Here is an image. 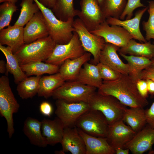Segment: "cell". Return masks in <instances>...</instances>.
I'll return each mask as SVG.
<instances>
[{"label": "cell", "instance_id": "3957f363", "mask_svg": "<svg viewBox=\"0 0 154 154\" xmlns=\"http://www.w3.org/2000/svg\"><path fill=\"white\" fill-rule=\"evenodd\" d=\"M49 36L25 44L14 54L20 65L38 61H45L51 56L56 45Z\"/></svg>", "mask_w": 154, "mask_h": 154}, {"label": "cell", "instance_id": "ffe728a7", "mask_svg": "<svg viewBox=\"0 0 154 154\" xmlns=\"http://www.w3.org/2000/svg\"><path fill=\"white\" fill-rule=\"evenodd\" d=\"M23 27L14 25L0 30V44L10 47L13 54L25 44Z\"/></svg>", "mask_w": 154, "mask_h": 154}, {"label": "cell", "instance_id": "f1b7e54d", "mask_svg": "<svg viewBox=\"0 0 154 154\" xmlns=\"http://www.w3.org/2000/svg\"><path fill=\"white\" fill-rule=\"evenodd\" d=\"M27 76H41L44 74H53L59 72V66L52 64L38 61L20 65Z\"/></svg>", "mask_w": 154, "mask_h": 154}, {"label": "cell", "instance_id": "1f68e13d", "mask_svg": "<svg viewBox=\"0 0 154 154\" xmlns=\"http://www.w3.org/2000/svg\"><path fill=\"white\" fill-rule=\"evenodd\" d=\"M120 55L127 62L130 68L129 75L138 80L141 72L151 63V60L147 58L133 55H127L119 53Z\"/></svg>", "mask_w": 154, "mask_h": 154}, {"label": "cell", "instance_id": "30bf717a", "mask_svg": "<svg viewBox=\"0 0 154 154\" xmlns=\"http://www.w3.org/2000/svg\"><path fill=\"white\" fill-rule=\"evenodd\" d=\"M85 52L78 34L74 31L73 37L68 42L56 44L51 56L45 62L61 66L66 60L78 58Z\"/></svg>", "mask_w": 154, "mask_h": 154}, {"label": "cell", "instance_id": "5b68a950", "mask_svg": "<svg viewBox=\"0 0 154 154\" xmlns=\"http://www.w3.org/2000/svg\"><path fill=\"white\" fill-rule=\"evenodd\" d=\"M19 107L10 86L8 77L2 76L0 78V114L7 121L10 138L15 131L13 115L18 112Z\"/></svg>", "mask_w": 154, "mask_h": 154}, {"label": "cell", "instance_id": "8d00e7d4", "mask_svg": "<svg viewBox=\"0 0 154 154\" xmlns=\"http://www.w3.org/2000/svg\"><path fill=\"white\" fill-rule=\"evenodd\" d=\"M96 65L100 77L103 81L114 80L120 78L122 75L121 73L99 62Z\"/></svg>", "mask_w": 154, "mask_h": 154}, {"label": "cell", "instance_id": "4fadbf2b", "mask_svg": "<svg viewBox=\"0 0 154 154\" xmlns=\"http://www.w3.org/2000/svg\"><path fill=\"white\" fill-rule=\"evenodd\" d=\"M136 133L122 120L109 125L106 138L109 144L115 149H124Z\"/></svg>", "mask_w": 154, "mask_h": 154}, {"label": "cell", "instance_id": "f907efd6", "mask_svg": "<svg viewBox=\"0 0 154 154\" xmlns=\"http://www.w3.org/2000/svg\"></svg>", "mask_w": 154, "mask_h": 154}, {"label": "cell", "instance_id": "83f0119b", "mask_svg": "<svg viewBox=\"0 0 154 154\" xmlns=\"http://www.w3.org/2000/svg\"><path fill=\"white\" fill-rule=\"evenodd\" d=\"M65 81L58 72L49 76H41L37 95L46 98L52 96L53 92Z\"/></svg>", "mask_w": 154, "mask_h": 154}, {"label": "cell", "instance_id": "60d3db41", "mask_svg": "<svg viewBox=\"0 0 154 154\" xmlns=\"http://www.w3.org/2000/svg\"><path fill=\"white\" fill-rule=\"evenodd\" d=\"M39 110L40 113L43 115L50 117L53 112V108L52 105L47 102H43L40 104Z\"/></svg>", "mask_w": 154, "mask_h": 154}, {"label": "cell", "instance_id": "d590c367", "mask_svg": "<svg viewBox=\"0 0 154 154\" xmlns=\"http://www.w3.org/2000/svg\"><path fill=\"white\" fill-rule=\"evenodd\" d=\"M147 11L149 14L148 19L142 23L143 30L146 33L145 38L147 41L151 39L154 40V1L149 2Z\"/></svg>", "mask_w": 154, "mask_h": 154}, {"label": "cell", "instance_id": "484cf974", "mask_svg": "<svg viewBox=\"0 0 154 154\" xmlns=\"http://www.w3.org/2000/svg\"><path fill=\"white\" fill-rule=\"evenodd\" d=\"M122 120L137 133L147 124L145 110L141 108H127L125 111Z\"/></svg>", "mask_w": 154, "mask_h": 154}, {"label": "cell", "instance_id": "c3c4849f", "mask_svg": "<svg viewBox=\"0 0 154 154\" xmlns=\"http://www.w3.org/2000/svg\"><path fill=\"white\" fill-rule=\"evenodd\" d=\"M98 2L99 5L100 7L103 2V0H96Z\"/></svg>", "mask_w": 154, "mask_h": 154}, {"label": "cell", "instance_id": "7402d4cb", "mask_svg": "<svg viewBox=\"0 0 154 154\" xmlns=\"http://www.w3.org/2000/svg\"><path fill=\"white\" fill-rule=\"evenodd\" d=\"M91 55L86 52L78 58L66 60L60 67L59 72L65 81L75 80L82 66L90 60Z\"/></svg>", "mask_w": 154, "mask_h": 154}, {"label": "cell", "instance_id": "d4e9b609", "mask_svg": "<svg viewBox=\"0 0 154 154\" xmlns=\"http://www.w3.org/2000/svg\"><path fill=\"white\" fill-rule=\"evenodd\" d=\"M118 51L126 55L144 57L151 59L154 57V44L150 41L139 43L132 39L125 46L120 48Z\"/></svg>", "mask_w": 154, "mask_h": 154}, {"label": "cell", "instance_id": "52a82bcc", "mask_svg": "<svg viewBox=\"0 0 154 154\" xmlns=\"http://www.w3.org/2000/svg\"><path fill=\"white\" fill-rule=\"evenodd\" d=\"M75 126L89 135L106 138L109 124L101 112L90 109L80 116Z\"/></svg>", "mask_w": 154, "mask_h": 154}, {"label": "cell", "instance_id": "b9f144b4", "mask_svg": "<svg viewBox=\"0 0 154 154\" xmlns=\"http://www.w3.org/2000/svg\"><path fill=\"white\" fill-rule=\"evenodd\" d=\"M145 113L147 124L154 128V102L149 109L145 110Z\"/></svg>", "mask_w": 154, "mask_h": 154}, {"label": "cell", "instance_id": "74e56055", "mask_svg": "<svg viewBox=\"0 0 154 154\" xmlns=\"http://www.w3.org/2000/svg\"><path fill=\"white\" fill-rule=\"evenodd\" d=\"M146 6L141 2V0H127V3L119 19L124 20L131 19L133 16L134 11L139 7Z\"/></svg>", "mask_w": 154, "mask_h": 154}, {"label": "cell", "instance_id": "f546056e", "mask_svg": "<svg viewBox=\"0 0 154 154\" xmlns=\"http://www.w3.org/2000/svg\"><path fill=\"white\" fill-rule=\"evenodd\" d=\"M41 76L27 77L18 84L17 90L21 98H32L37 94Z\"/></svg>", "mask_w": 154, "mask_h": 154}, {"label": "cell", "instance_id": "e0dca14e", "mask_svg": "<svg viewBox=\"0 0 154 154\" xmlns=\"http://www.w3.org/2000/svg\"><path fill=\"white\" fill-rule=\"evenodd\" d=\"M148 8L146 7L137 11L132 19L121 20L110 17L106 19V21L109 25L119 26L123 27L133 37V39L138 40L141 42H145L147 41L141 32L140 23L142 16Z\"/></svg>", "mask_w": 154, "mask_h": 154}, {"label": "cell", "instance_id": "8992f818", "mask_svg": "<svg viewBox=\"0 0 154 154\" xmlns=\"http://www.w3.org/2000/svg\"><path fill=\"white\" fill-rule=\"evenodd\" d=\"M97 88L84 84L76 80L65 82L53 93L52 97L69 102H88Z\"/></svg>", "mask_w": 154, "mask_h": 154}, {"label": "cell", "instance_id": "7c38bea8", "mask_svg": "<svg viewBox=\"0 0 154 154\" xmlns=\"http://www.w3.org/2000/svg\"><path fill=\"white\" fill-rule=\"evenodd\" d=\"M80 4L78 16L90 31L106 20L96 0H81Z\"/></svg>", "mask_w": 154, "mask_h": 154}, {"label": "cell", "instance_id": "cb8c5ba5", "mask_svg": "<svg viewBox=\"0 0 154 154\" xmlns=\"http://www.w3.org/2000/svg\"><path fill=\"white\" fill-rule=\"evenodd\" d=\"M75 80L97 88L100 87L103 81L97 65L88 62L83 65Z\"/></svg>", "mask_w": 154, "mask_h": 154}, {"label": "cell", "instance_id": "277c9868", "mask_svg": "<svg viewBox=\"0 0 154 154\" xmlns=\"http://www.w3.org/2000/svg\"><path fill=\"white\" fill-rule=\"evenodd\" d=\"M88 103L90 109L101 112L106 118L109 125L122 120L126 106L115 97L96 92Z\"/></svg>", "mask_w": 154, "mask_h": 154}, {"label": "cell", "instance_id": "7a4b0ae2", "mask_svg": "<svg viewBox=\"0 0 154 154\" xmlns=\"http://www.w3.org/2000/svg\"><path fill=\"white\" fill-rule=\"evenodd\" d=\"M44 16L49 36L56 44H64L72 39L74 29L73 26L74 18L66 21L58 19L52 10L45 6L38 0H34Z\"/></svg>", "mask_w": 154, "mask_h": 154}, {"label": "cell", "instance_id": "7dc6e473", "mask_svg": "<svg viewBox=\"0 0 154 154\" xmlns=\"http://www.w3.org/2000/svg\"><path fill=\"white\" fill-rule=\"evenodd\" d=\"M18 0H0V3L4 2H10L15 3Z\"/></svg>", "mask_w": 154, "mask_h": 154}, {"label": "cell", "instance_id": "4316f807", "mask_svg": "<svg viewBox=\"0 0 154 154\" xmlns=\"http://www.w3.org/2000/svg\"><path fill=\"white\" fill-rule=\"evenodd\" d=\"M0 50L6 58L7 72L13 75L15 82L18 84L27 76L22 70L18 59L10 47L0 44Z\"/></svg>", "mask_w": 154, "mask_h": 154}, {"label": "cell", "instance_id": "9c48e42d", "mask_svg": "<svg viewBox=\"0 0 154 154\" xmlns=\"http://www.w3.org/2000/svg\"><path fill=\"white\" fill-rule=\"evenodd\" d=\"M55 104V114L64 128L75 126L80 116L90 109L88 102H69L57 99Z\"/></svg>", "mask_w": 154, "mask_h": 154}, {"label": "cell", "instance_id": "f6af8a7d", "mask_svg": "<svg viewBox=\"0 0 154 154\" xmlns=\"http://www.w3.org/2000/svg\"><path fill=\"white\" fill-rule=\"evenodd\" d=\"M0 73L1 74L5 73L6 74L8 73L7 72L6 63L3 60L0 61Z\"/></svg>", "mask_w": 154, "mask_h": 154}, {"label": "cell", "instance_id": "681fc988", "mask_svg": "<svg viewBox=\"0 0 154 154\" xmlns=\"http://www.w3.org/2000/svg\"><path fill=\"white\" fill-rule=\"evenodd\" d=\"M149 154H154V150L151 149V150L149 151Z\"/></svg>", "mask_w": 154, "mask_h": 154}, {"label": "cell", "instance_id": "5bb4252c", "mask_svg": "<svg viewBox=\"0 0 154 154\" xmlns=\"http://www.w3.org/2000/svg\"><path fill=\"white\" fill-rule=\"evenodd\" d=\"M154 144V128L147 124L136 133L133 139L124 146L133 154H142L152 149Z\"/></svg>", "mask_w": 154, "mask_h": 154}, {"label": "cell", "instance_id": "f35d334b", "mask_svg": "<svg viewBox=\"0 0 154 154\" xmlns=\"http://www.w3.org/2000/svg\"><path fill=\"white\" fill-rule=\"evenodd\" d=\"M150 64L141 72L139 79H150L154 81V57L151 59Z\"/></svg>", "mask_w": 154, "mask_h": 154}, {"label": "cell", "instance_id": "ee69618b", "mask_svg": "<svg viewBox=\"0 0 154 154\" xmlns=\"http://www.w3.org/2000/svg\"><path fill=\"white\" fill-rule=\"evenodd\" d=\"M147 86L148 93L152 96L154 95V81L150 79L146 80Z\"/></svg>", "mask_w": 154, "mask_h": 154}, {"label": "cell", "instance_id": "603a6c76", "mask_svg": "<svg viewBox=\"0 0 154 154\" xmlns=\"http://www.w3.org/2000/svg\"><path fill=\"white\" fill-rule=\"evenodd\" d=\"M23 131L31 143L39 147H45L48 145L41 131V121L31 117L25 120Z\"/></svg>", "mask_w": 154, "mask_h": 154}, {"label": "cell", "instance_id": "8fae6325", "mask_svg": "<svg viewBox=\"0 0 154 154\" xmlns=\"http://www.w3.org/2000/svg\"><path fill=\"white\" fill-rule=\"evenodd\" d=\"M90 31L102 37L106 42L112 44L120 48L125 46L131 40L133 39V37L123 27L116 25L110 26L106 20Z\"/></svg>", "mask_w": 154, "mask_h": 154}, {"label": "cell", "instance_id": "bcb514c9", "mask_svg": "<svg viewBox=\"0 0 154 154\" xmlns=\"http://www.w3.org/2000/svg\"><path fill=\"white\" fill-rule=\"evenodd\" d=\"M116 154H128L129 149L128 148L123 149L119 148L115 149Z\"/></svg>", "mask_w": 154, "mask_h": 154}, {"label": "cell", "instance_id": "e575fe53", "mask_svg": "<svg viewBox=\"0 0 154 154\" xmlns=\"http://www.w3.org/2000/svg\"><path fill=\"white\" fill-rule=\"evenodd\" d=\"M15 3L4 2L0 5V30L9 26L14 13L17 10Z\"/></svg>", "mask_w": 154, "mask_h": 154}, {"label": "cell", "instance_id": "44dd1931", "mask_svg": "<svg viewBox=\"0 0 154 154\" xmlns=\"http://www.w3.org/2000/svg\"><path fill=\"white\" fill-rule=\"evenodd\" d=\"M64 127L57 117L54 120L45 118L41 121V131L45 138L48 145H54L60 143L64 132Z\"/></svg>", "mask_w": 154, "mask_h": 154}, {"label": "cell", "instance_id": "2e32d148", "mask_svg": "<svg viewBox=\"0 0 154 154\" xmlns=\"http://www.w3.org/2000/svg\"><path fill=\"white\" fill-rule=\"evenodd\" d=\"M23 36L25 44L49 36L45 20L40 10L35 14L23 28Z\"/></svg>", "mask_w": 154, "mask_h": 154}, {"label": "cell", "instance_id": "d6986e66", "mask_svg": "<svg viewBox=\"0 0 154 154\" xmlns=\"http://www.w3.org/2000/svg\"><path fill=\"white\" fill-rule=\"evenodd\" d=\"M78 129L85 143L86 154H116L115 149L109 144L106 137L94 136Z\"/></svg>", "mask_w": 154, "mask_h": 154}, {"label": "cell", "instance_id": "ab89813d", "mask_svg": "<svg viewBox=\"0 0 154 154\" xmlns=\"http://www.w3.org/2000/svg\"><path fill=\"white\" fill-rule=\"evenodd\" d=\"M137 86L138 90L141 95L143 97L147 98L149 93L146 80H138L137 82Z\"/></svg>", "mask_w": 154, "mask_h": 154}, {"label": "cell", "instance_id": "ac0fdd59", "mask_svg": "<svg viewBox=\"0 0 154 154\" xmlns=\"http://www.w3.org/2000/svg\"><path fill=\"white\" fill-rule=\"evenodd\" d=\"M62 150L72 154H86L84 141L75 126L64 128L63 137L60 143Z\"/></svg>", "mask_w": 154, "mask_h": 154}, {"label": "cell", "instance_id": "836d02e7", "mask_svg": "<svg viewBox=\"0 0 154 154\" xmlns=\"http://www.w3.org/2000/svg\"><path fill=\"white\" fill-rule=\"evenodd\" d=\"M126 0H103L100 6L105 18L119 19L125 7Z\"/></svg>", "mask_w": 154, "mask_h": 154}, {"label": "cell", "instance_id": "7bdbcfd3", "mask_svg": "<svg viewBox=\"0 0 154 154\" xmlns=\"http://www.w3.org/2000/svg\"><path fill=\"white\" fill-rule=\"evenodd\" d=\"M39 2L45 6L52 9L54 7L56 0H38Z\"/></svg>", "mask_w": 154, "mask_h": 154}, {"label": "cell", "instance_id": "d6a6232c", "mask_svg": "<svg viewBox=\"0 0 154 154\" xmlns=\"http://www.w3.org/2000/svg\"><path fill=\"white\" fill-rule=\"evenodd\" d=\"M20 6V13L14 25L24 27L40 9L34 0H22Z\"/></svg>", "mask_w": 154, "mask_h": 154}, {"label": "cell", "instance_id": "4dcf8cb0", "mask_svg": "<svg viewBox=\"0 0 154 154\" xmlns=\"http://www.w3.org/2000/svg\"><path fill=\"white\" fill-rule=\"evenodd\" d=\"M52 10L58 19L63 21L78 16L79 11L74 8L73 0H56Z\"/></svg>", "mask_w": 154, "mask_h": 154}, {"label": "cell", "instance_id": "6da1fadb", "mask_svg": "<svg viewBox=\"0 0 154 154\" xmlns=\"http://www.w3.org/2000/svg\"><path fill=\"white\" fill-rule=\"evenodd\" d=\"M137 81L129 74H122L114 80H103L98 92L115 97L126 106L144 108L149 102L139 92L137 86Z\"/></svg>", "mask_w": 154, "mask_h": 154}, {"label": "cell", "instance_id": "9a60e30c", "mask_svg": "<svg viewBox=\"0 0 154 154\" xmlns=\"http://www.w3.org/2000/svg\"><path fill=\"white\" fill-rule=\"evenodd\" d=\"M120 48L112 44L106 42L101 52L99 62L106 65L122 74H129L130 68L129 64L124 63L117 52Z\"/></svg>", "mask_w": 154, "mask_h": 154}, {"label": "cell", "instance_id": "ba28073f", "mask_svg": "<svg viewBox=\"0 0 154 154\" xmlns=\"http://www.w3.org/2000/svg\"><path fill=\"white\" fill-rule=\"evenodd\" d=\"M73 26L84 50L93 56L92 64L96 65L99 62L100 53L106 43L105 40L102 37L91 33L79 18L74 20Z\"/></svg>", "mask_w": 154, "mask_h": 154}]
</instances>
